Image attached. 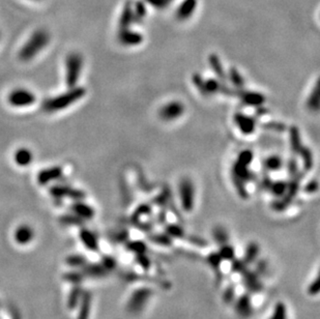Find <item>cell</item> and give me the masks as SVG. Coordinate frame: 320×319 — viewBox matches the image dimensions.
Instances as JSON below:
<instances>
[{
  "instance_id": "obj_1",
  "label": "cell",
  "mask_w": 320,
  "mask_h": 319,
  "mask_svg": "<svg viewBox=\"0 0 320 319\" xmlns=\"http://www.w3.org/2000/svg\"><path fill=\"white\" fill-rule=\"evenodd\" d=\"M85 88L75 86L73 88H70V91L65 94L45 100L42 104V109L47 113H54L65 110L66 108L75 104L76 102L81 100L85 96Z\"/></svg>"
},
{
  "instance_id": "obj_2",
  "label": "cell",
  "mask_w": 320,
  "mask_h": 319,
  "mask_svg": "<svg viewBox=\"0 0 320 319\" xmlns=\"http://www.w3.org/2000/svg\"><path fill=\"white\" fill-rule=\"evenodd\" d=\"M50 43V33L45 29L35 30L20 49L18 57L23 62L33 59Z\"/></svg>"
},
{
  "instance_id": "obj_3",
  "label": "cell",
  "mask_w": 320,
  "mask_h": 319,
  "mask_svg": "<svg viewBox=\"0 0 320 319\" xmlns=\"http://www.w3.org/2000/svg\"><path fill=\"white\" fill-rule=\"evenodd\" d=\"M83 57L81 54L73 52L67 56L66 59V82L69 88L77 85L82 73Z\"/></svg>"
},
{
  "instance_id": "obj_4",
  "label": "cell",
  "mask_w": 320,
  "mask_h": 319,
  "mask_svg": "<svg viewBox=\"0 0 320 319\" xmlns=\"http://www.w3.org/2000/svg\"><path fill=\"white\" fill-rule=\"evenodd\" d=\"M153 293H155V291L149 287H140L136 289L131 295L129 301H127V311L133 314L141 312L144 309L147 302L153 296Z\"/></svg>"
},
{
  "instance_id": "obj_5",
  "label": "cell",
  "mask_w": 320,
  "mask_h": 319,
  "mask_svg": "<svg viewBox=\"0 0 320 319\" xmlns=\"http://www.w3.org/2000/svg\"><path fill=\"white\" fill-rule=\"evenodd\" d=\"M179 197H181L182 208L185 212L190 213L194 209V198H195V190L194 185L188 177L183 178L178 186Z\"/></svg>"
},
{
  "instance_id": "obj_6",
  "label": "cell",
  "mask_w": 320,
  "mask_h": 319,
  "mask_svg": "<svg viewBox=\"0 0 320 319\" xmlns=\"http://www.w3.org/2000/svg\"><path fill=\"white\" fill-rule=\"evenodd\" d=\"M7 101L10 106L21 108L31 106L35 103V96L32 92L26 88H16L11 91L7 97Z\"/></svg>"
},
{
  "instance_id": "obj_7",
  "label": "cell",
  "mask_w": 320,
  "mask_h": 319,
  "mask_svg": "<svg viewBox=\"0 0 320 319\" xmlns=\"http://www.w3.org/2000/svg\"><path fill=\"white\" fill-rule=\"evenodd\" d=\"M185 113V106L182 102L172 101L161 107L159 116L165 121H173L178 119Z\"/></svg>"
},
{
  "instance_id": "obj_8",
  "label": "cell",
  "mask_w": 320,
  "mask_h": 319,
  "mask_svg": "<svg viewBox=\"0 0 320 319\" xmlns=\"http://www.w3.org/2000/svg\"><path fill=\"white\" fill-rule=\"evenodd\" d=\"M235 97H238L245 105L252 106V107H260L265 102V97L262 94L257 92L244 91V88L242 89L236 88Z\"/></svg>"
},
{
  "instance_id": "obj_9",
  "label": "cell",
  "mask_w": 320,
  "mask_h": 319,
  "mask_svg": "<svg viewBox=\"0 0 320 319\" xmlns=\"http://www.w3.org/2000/svg\"><path fill=\"white\" fill-rule=\"evenodd\" d=\"M50 192L55 197H70L76 200H82L83 198H85V193L83 191L63 185L52 187L50 189Z\"/></svg>"
},
{
  "instance_id": "obj_10",
  "label": "cell",
  "mask_w": 320,
  "mask_h": 319,
  "mask_svg": "<svg viewBox=\"0 0 320 319\" xmlns=\"http://www.w3.org/2000/svg\"><path fill=\"white\" fill-rule=\"evenodd\" d=\"M234 122L242 135H251L255 132L256 120L246 114L237 112L234 114Z\"/></svg>"
},
{
  "instance_id": "obj_11",
  "label": "cell",
  "mask_w": 320,
  "mask_h": 319,
  "mask_svg": "<svg viewBox=\"0 0 320 319\" xmlns=\"http://www.w3.org/2000/svg\"><path fill=\"white\" fill-rule=\"evenodd\" d=\"M242 279H244V284L249 292L257 293L263 289V285L259 280V275L255 271H250L247 269L241 273Z\"/></svg>"
},
{
  "instance_id": "obj_12",
  "label": "cell",
  "mask_w": 320,
  "mask_h": 319,
  "mask_svg": "<svg viewBox=\"0 0 320 319\" xmlns=\"http://www.w3.org/2000/svg\"><path fill=\"white\" fill-rule=\"evenodd\" d=\"M62 168L60 166H54V167H50V168H46L41 170L40 172L37 173L36 176V180L37 183L42 185V186H46L50 183H52L54 181H57L58 178H60L62 176Z\"/></svg>"
},
{
  "instance_id": "obj_13",
  "label": "cell",
  "mask_w": 320,
  "mask_h": 319,
  "mask_svg": "<svg viewBox=\"0 0 320 319\" xmlns=\"http://www.w3.org/2000/svg\"><path fill=\"white\" fill-rule=\"evenodd\" d=\"M235 312L242 318L251 317L253 314V305L249 293H244L236 300Z\"/></svg>"
},
{
  "instance_id": "obj_14",
  "label": "cell",
  "mask_w": 320,
  "mask_h": 319,
  "mask_svg": "<svg viewBox=\"0 0 320 319\" xmlns=\"http://www.w3.org/2000/svg\"><path fill=\"white\" fill-rule=\"evenodd\" d=\"M118 41L123 46H138L142 43L143 36L139 32L131 31L129 29H120L118 34Z\"/></svg>"
},
{
  "instance_id": "obj_15",
  "label": "cell",
  "mask_w": 320,
  "mask_h": 319,
  "mask_svg": "<svg viewBox=\"0 0 320 319\" xmlns=\"http://www.w3.org/2000/svg\"><path fill=\"white\" fill-rule=\"evenodd\" d=\"M209 63H210L211 69L213 71V73L217 77V79L224 83L227 79V76H226V73L223 69V66H222L219 56H217L216 54H211L209 56Z\"/></svg>"
},
{
  "instance_id": "obj_16",
  "label": "cell",
  "mask_w": 320,
  "mask_h": 319,
  "mask_svg": "<svg viewBox=\"0 0 320 319\" xmlns=\"http://www.w3.org/2000/svg\"><path fill=\"white\" fill-rule=\"evenodd\" d=\"M14 159L17 165L21 166V167H26V166L32 163L33 155L30 149L26 147H21L15 152Z\"/></svg>"
},
{
  "instance_id": "obj_17",
  "label": "cell",
  "mask_w": 320,
  "mask_h": 319,
  "mask_svg": "<svg viewBox=\"0 0 320 319\" xmlns=\"http://www.w3.org/2000/svg\"><path fill=\"white\" fill-rule=\"evenodd\" d=\"M289 140H290V148L292 154L299 155L303 144L301 140V133L298 126L292 125L289 129Z\"/></svg>"
},
{
  "instance_id": "obj_18",
  "label": "cell",
  "mask_w": 320,
  "mask_h": 319,
  "mask_svg": "<svg viewBox=\"0 0 320 319\" xmlns=\"http://www.w3.org/2000/svg\"><path fill=\"white\" fill-rule=\"evenodd\" d=\"M232 175L238 177L242 182L248 183L253 180V173L249 169V166L241 165L237 162L234 163L232 168Z\"/></svg>"
},
{
  "instance_id": "obj_19",
  "label": "cell",
  "mask_w": 320,
  "mask_h": 319,
  "mask_svg": "<svg viewBox=\"0 0 320 319\" xmlns=\"http://www.w3.org/2000/svg\"><path fill=\"white\" fill-rule=\"evenodd\" d=\"M263 166H264V168L268 171H273V172L279 171L283 167V160L280 156H277V155L268 156L263 161Z\"/></svg>"
},
{
  "instance_id": "obj_20",
  "label": "cell",
  "mask_w": 320,
  "mask_h": 319,
  "mask_svg": "<svg viewBox=\"0 0 320 319\" xmlns=\"http://www.w3.org/2000/svg\"><path fill=\"white\" fill-rule=\"evenodd\" d=\"M259 255V246L257 242H250V244L247 246L245 254H244V260L247 265L253 263L256 261Z\"/></svg>"
},
{
  "instance_id": "obj_21",
  "label": "cell",
  "mask_w": 320,
  "mask_h": 319,
  "mask_svg": "<svg viewBox=\"0 0 320 319\" xmlns=\"http://www.w3.org/2000/svg\"><path fill=\"white\" fill-rule=\"evenodd\" d=\"M299 155L301 156L302 161H303L304 170L305 171H310L312 169V167H313V164H314L312 150L309 147L303 145L301 150H300V152H299Z\"/></svg>"
},
{
  "instance_id": "obj_22",
  "label": "cell",
  "mask_w": 320,
  "mask_h": 319,
  "mask_svg": "<svg viewBox=\"0 0 320 319\" xmlns=\"http://www.w3.org/2000/svg\"><path fill=\"white\" fill-rule=\"evenodd\" d=\"M195 6H196L195 0H186V1L181 5V7H178L177 14H176L177 18L181 20L188 19L192 15V12L194 11Z\"/></svg>"
},
{
  "instance_id": "obj_23",
  "label": "cell",
  "mask_w": 320,
  "mask_h": 319,
  "mask_svg": "<svg viewBox=\"0 0 320 319\" xmlns=\"http://www.w3.org/2000/svg\"><path fill=\"white\" fill-rule=\"evenodd\" d=\"M73 211L79 216H81V218L85 219H92L95 214V211L93 210V208L83 202L75 203L73 206Z\"/></svg>"
},
{
  "instance_id": "obj_24",
  "label": "cell",
  "mask_w": 320,
  "mask_h": 319,
  "mask_svg": "<svg viewBox=\"0 0 320 319\" xmlns=\"http://www.w3.org/2000/svg\"><path fill=\"white\" fill-rule=\"evenodd\" d=\"M165 233L169 235L172 239H182L186 237V232L181 225L168 224L165 227Z\"/></svg>"
},
{
  "instance_id": "obj_25",
  "label": "cell",
  "mask_w": 320,
  "mask_h": 319,
  "mask_svg": "<svg viewBox=\"0 0 320 319\" xmlns=\"http://www.w3.org/2000/svg\"><path fill=\"white\" fill-rule=\"evenodd\" d=\"M149 240L153 244H156L161 247H170L172 245V238L164 233H152L148 236Z\"/></svg>"
},
{
  "instance_id": "obj_26",
  "label": "cell",
  "mask_w": 320,
  "mask_h": 319,
  "mask_svg": "<svg viewBox=\"0 0 320 319\" xmlns=\"http://www.w3.org/2000/svg\"><path fill=\"white\" fill-rule=\"evenodd\" d=\"M287 186H288V183H286L285 181H276V182H272L268 190L271 191V193L275 197L281 198L286 193Z\"/></svg>"
},
{
  "instance_id": "obj_27",
  "label": "cell",
  "mask_w": 320,
  "mask_h": 319,
  "mask_svg": "<svg viewBox=\"0 0 320 319\" xmlns=\"http://www.w3.org/2000/svg\"><path fill=\"white\" fill-rule=\"evenodd\" d=\"M223 82H221L219 79L210 78L208 80H204V86H206V92L209 95L212 94H221V89L223 86Z\"/></svg>"
},
{
  "instance_id": "obj_28",
  "label": "cell",
  "mask_w": 320,
  "mask_h": 319,
  "mask_svg": "<svg viewBox=\"0 0 320 319\" xmlns=\"http://www.w3.org/2000/svg\"><path fill=\"white\" fill-rule=\"evenodd\" d=\"M228 77L230 82L231 84L237 88V89H242L245 86V80L242 78V76L240 75V73L235 69V68H231L228 72Z\"/></svg>"
},
{
  "instance_id": "obj_29",
  "label": "cell",
  "mask_w": 320,
  "mask_h": 319,
  "mask_svg": "<svg viewBox=\"0 0 320 319\" xmlns=\"http://www.w3.org/2000/svg\"><path fill=\"white\" fill-rule=\"evenodd\" d=\"M219 255L220 257L222 258V260H226V261H232L235 257V251L233 249L232 246H230L228 244H224L221 245L220 250H219Z\"/></svg>"
},
{
  "instance_id": "obj_30",
  "label": "cell",
  "mask_w": 320,
  "mask_h": 319,
  "mask_svg": "<svg viewBox=\"0 0 320 319\" xmlns=\"http://www.w3.org/2000/svg\"><path fill=\"white\" fill-rule=\"evenodd\" d=\"M152 212V208L151 206H149V204H146V203H143L141 204V206H139L135 212L133 213V215H132V221L134 223L138 222L139 219L141 218V216L143 215H149Z\"/></svg>"
},
{
  "instance_id": "obj_31",
  "label": "cell",
  "mask_w": 320,
  "mask_h": 319,
  "mask_svg": "<svg viewBox=\"0 0 320 319\" xmlns=\"http://www.w3.org/2000/svg\"><path fill=\"white\" fill-rule=\"evenodd\" d=\"M307 106L312 111H317L319 109V93H318V83H316L313 92L310 94L308 101H307Z\"/></svg>"
},
{
  "instance_id": "obj_32",
  "label": "cell",
  "mask_w": 320,
  "mask_h": 319,
  "mask_svg": "<svg viewBox=\"0 0 320 319\" xmlns=\"http://www.w3.org/2000/svg\"><path fill=\"white\" fill-rule=\"evenodd\" d=\"M232 183L234 188L237 191V194L240 198L242 199H247L249 197V193H248V190L246 188V183L242 182L241 180H239L238 177L232 175Z\"/></svg>"
},
{
  "instance_id": "obj_33",
  "label": "cell",
  "mask_w": 320,
  "mask_h": 319,
  "mask_svg": "<svg viewBox=\"0 0 320 319\" xmlns=\"http://www.w3.org/2000/svg\"><path fill=\"white\" fill-rule=\"evenodd\" d=\"M126 249L135 254H141L146 252L147 246L142 240H132L126 244Z\"/></svg>"
},
{
  "instance_id": "obj_34",
  "label": "cell",
  "mask_w": 320,
  "mask_h": 319,
  "mask_svg": "<svg viewBox=\"0 0 320 319\" xmlns=\"http://www.w3.org/2000/svg\"><path fill=\"white\" fill-rule=\"evenodd\" d=\"M132 8L127 5L125 6L123 12H122V15L120 17V20H119V27L120 29H126L127 27H129V25L131 23V21L133 20V12L131 10Z\"/></svg>"
},
{
  "instance_id": "obj_35",
  "label": "cell",
  "mask_w": 320,
  "mask_h": 319,
  "mask_svg": "<svg viewBox=\"0 0 320 319\" xmlns=\"http://www.w3.org/2000/svg\"><path fill=\"white\" fill-rule=\"evenodd\" d=\"M272 317L274 319H288L287 317V308L284 303L279 302L276 304Z\"/></svg>"
},
{
  "instance_id": "obj_36",
  "label": "cell",
  "mask_w": 320,
  "mask_h": 319,
  "mask_svg": "<svg viewBox=\"0 0 320 319\" xmlns=\"http://www.w3.org/2000/svg\"><path fill=\"white\" fill-rule=\"evenodd\" d=\"M213 238L214 240L217 242V244H227V240H228V234L226 232L225 229L223 227H215L213 229Z\"/></svg>"
},
{
  "instance_id": "obj_37",
  "label": "cell",
  "mask_w": 320,
  "mask_h": 319,
  "mask_svg": "<svg viewBox=\"0 0 320 319\" xmlns=\"http://www.w3.org/2000/svg\"><path fill=\"white\" fill-rule=\"evenodd\" d=\"M253 159H254L253 152L250 149H246V150H242L241 152H239L236 162L241 165L250 166L251 163L253 162Z\"/></svg>"
},
{
  "instance_id": "obj_38",
  "label": "cell",
  "mask_w": 320,
  "mask_h": 319,
  "mask_svg": "<svg viewBox=\"0 0 320 319\" xmlns=\"http://www.w3.org/2000/svg\"><path fill=\"white\" fill-rule=\"evenodd\" d=\"M207 261L215 272H219L220 267H221V263L223 260L220 257L219 253L215 252V253H211L209 255V256L207 257Z\"/></svg>"
},
{
  "instance_id": "obj_39",
  "label": "cell",
  "mask_w": 320,
  "mask_h": 319,
  "mask_svg": "<svg viewBox=\"0 0 320 319\" xmlns=\"http://www.w3.org/2000/svg\"><path fill=\"white\" fill-rule=\"evenodd\" d=\"M136 262L141 266L144 271H148L151 266V260L145 253L136 254Z\"/></svg>"
},
{
  "instance_id": "obj_40",
  "label": "cell",
  "mask_w": 320,
  "mask_h": 319,
  "mask_svg": "<svg viewBox=\"0 0 320 319\" xmlns=\"http://www.w3.org/2000/svg\"><path fill=\"white\" fill-rule=\"evenodd\" d=\"M192 81H193V84L195 85V87L200 92L201 95L208 96V94H207V92H206V86H204V79L201 77L200 74H198V73L194 74L193 77H192Z\"/></svg>"
},
{
  "instance_id": "obj_41",
  "label": "cell",
  "mask_w": 320,
  "mask_h": 319,
  "mask_svg": "<svg viewBox=\"0 0 320 319\" xmlns=\"http://www.w3.org/2000/svg\"><path fill=\"white\" fill-rule=\"evenodd\" d=\"M264 129L267 130H272L275 132H284L286 131V125L282 122H279V121H270V122H266L263 124Z\"/></svg>"
},
{
  "instance_id": "obj_42",
  "label": "cell",
  "mask_w": 320,
  "mask_h": 319,
  "mask_svg": "<svg viewBox=\"0 0 320 319\" xmlns=\"http://www.w3.org/2000/svg\"><path fill=\"white\" fill-rule=\"evenodd\" d=\"M223 300L226 304H231L235 300V286L234 285H229L223 295Z\"/></svg>"
},
{
  "instance_id": "obj_43",
  "label": "cell",
  "mask_w": 320,
  "mask_h": 319,
  "mask_svg": "<svg viewBox=\"0 0 320 319\" xmlns=\"http://www.w3.org/2000/svg\"><path fill=\"white\" fill-rule=\"evenodd\" d=\"M231 271L233 273H242L244 272L248 265L246 264V262L242 260V259H237V258H234L232 261H231Z\"/></svg>"
},
{
  "instance_id": "obj_44",
  "label": "cell",
  "mask_w": 320,
  "mask_h": 319,
  "mask_svg": "<svg viewBox=\"0 0 320 319\" xmlns=\"http://www.w3.org/2000/svg\"><path fill=\"white\" fill-rule=\"evenodd\" d=\"M169 199H170L169 191H164V192L158 195V197L155 199V203L159 207H164L169 202Z\"/></svg>"
},
{
  "instance_id": "obj_45",
  "label": "cell",
  "mask_w": 320,
  "mask_h": 319,
  "mask_svg": "<svg viewBox=\"0 0 320 319\" xmlns=\"http://www.w3.org/2000/svg\"><path fill=\"white\" fill-rule=\"evenodd\" d=\"M287 168H288V172L291 176L296 175L299 172V165H298L297 160L294 158H291L287 163Z\"/></svg>"
},
{
  "instance_id": "obj_46",
  "label": "cell",
  "mask_w": 320,
  "mask_h": 319,
  "mask_svg": "<svg viewBox=\"0 0 320 319\" xmlns=\"http://www.w3.org/2000/svg\"><path fill=\"white\" fill-rule=\"evenodd\" d=\"M319 292V278L316 277L315 280L308 286V293L310 296H316Z\"/></svg>"
},
{
  "instance_id": "obj_47",
  "label": "cell",
  "mask_w": 320,
  "mask_h": 319,
  "mask_svg": "<svg viewBox=\"0 0 320 319\" xmlns=\"http://www.w3.org/2000/svg\"><path fill=\"white\" fill-rule=\"evenodd\" d=\"M317 190H318V184H317V182H316L315 180L310 181L308 184H307V185L305 186L306 193H308V194L316 193Z\"/></svg>"
},
{
  "instance_id": "obj_48",
  "label": "cell",
  "mask_w": 320,
  "mask_h": 319,
  "mask_svg": "<svg viewBox=\"0 0 320 319\" xmlns=\"http://www.w3.org/2000/svg\"><path fill=\"white\" fill-rule=\"evenodd\" d=\"M190 242H192L193 245H196L198 247H204L208 245V242L206 240H203L202 238L198 237V236H193L190 239Z\"/></svg>"
},
{
  "instance_id": "obj_49",
  "label": "cell",
  "mask_w": 320,
  "mask_h": 319,
  "mask_svg": "<svg viewBox=\"0 0 320 319\" xmlns=\"http://www.w3.org/2000/svg\"><path fill=\"white\" fill-rule=\"evenodd\" d=\"M268 319H274V318H273V317H270V318H268Z\"/></svg>"
},
{
  "instance_id": "obj_50",
  "label": "cell",
  "mask_w": 320,
  "mask_h": 319,
  "mask_svg": "<svg viewBox=\"0 0 320 319\" xmlns=\"http://www.w3.org/2000/svg\"><path fill=\"white\" fill-rule=\"evenodd\" d=\"M35 1H37V0H35Z\"/></svg>"
}]
</instances>
